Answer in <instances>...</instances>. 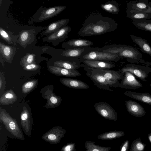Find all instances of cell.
Listing matches in <instances>:
<instances>
[{"label": "cell", "mask_w": 151, "mask_h": 151, "mask_svg": "<svg viewBox=\"0 0 151 151\" xmlns=\"http://www.w3.org/2000/svg\"><path fill=\"white\" fill-rule=\"evenodd\" d=\"M61 151H76L75 143L73 142H68L62 147Z\"/></svg>", "instance_id": "74e56055"}, {"label": "cell", "mask_w": 151, "mask_h": 151, "mask_svg": "<svg viewBox=\"0 0 151 151\" xmlns=\"http://www.w3.org/2000/svg\"><path fill=\"white\" fill-rule=\"evenodd\" d=\"M3 79L1 78V76H0V90H1V89H2V87L3 84Z\"/></svg>", "instance_id": "60d3db41"}, {"label": "cell", "mask_w": 151, "mask_h": 151, "mask_svg": "<svg viewBox=\"0 0 151 151\" xmlns=\"http://www.w3.org/2000/svg\"><path fill=\"white\" fill-rule=\"evenodd\" d=\"M0 37L9 44L16 45L19 37V34L14 35V33L10 31L6 30L3 28L0 27Z\"/></svg>", "instance_id": "83f0119b"}, {"label": "cell", "mask_w": 151, "mask_h": 151, "mask_svg": "<svg viewBox=\"0 0 151 151\" xmlns=\"http://www.w3.org/2000/svg\"><path fill=\"white\" fill-rule=\"evenodd\" d=\"M38 82V80L36 79L24 83L21 87L22 93L24 94L27 93L32 91L37 87Z\"/></svg>", "instance_id": "e575fe53"}, {"label": "cell", "mask_w": 151, "mask_h": 151, "mask_svg": "<svg viewBox=\"0 0 151 151\" xmlns=\"http://www.w3.org/2000/svg\"><path fill=\"white\" fill-rule=\"evenodd\" d=\"M86 151H110V147L101 146L95 144L94 141H87L84 142Z\"/></svg>", "instance_id": "d6a6232c"}, {"label": "cell", "mask_w": 151, "mask_h": 151, "mask_svg": "<svg viewBox=\"0 0 151 151\" xmlns=\"http://www.w3.org/2000/svg\"><path fill=\"white\" fill-rule=\"evenodd\" d=\"M42 96L47 100V103L45 106L47 109L56 107L59 106L61 102L62 98L56 95L53 92L52 89L50 88L45 90L44 93H43Z\"/></svg>", "instance_id": "5bb4252c"}, {"label": "cell", "mask_w": 151, "mask_h": 151, "mask_svg": "<svg viewBox=\"0 0 151 151\" xmlns=\"http://www.w3.org/2000/svg\"><path fill=\"white\" fill-rule=\"evenodd\" d=\"M128 112L135 117H140L145 115L146 112L143 107L137 102L131 100L125 101Z\"/></svg>", "instance_id": "2e32d148"}, {"label": "cell", "mask_w": 151, "mask_h": 151, "mask_svg": "<svg viewBox=\"0 0 151 151\" xmlns=\"http://www.w3.org/2000/svg\"><path fill=\"white\" fill-rule=\"evenodd\" d=\"M35 57L34 54L27 53L21 58L20 64L23 68L28 65L35 63Z\"/></svg>", "instance_id": "d590c367"}, {"label": "cell", "mask_w": 151, "mask_h": 151, "mask_svg": "<svg viewBox=\"0 0 151 151\" xmlns=\"http://www.w3.org/2000/svg\"><path fill=\"white\" fill-rule=\"evenodd\" d=\"M36 31L34 29L24 30L19 32L17 43L24 48L32 43L35 39Z\"/></svg>", "instance_id": "9a60e30c"}, {"label": "cell", "mask_w": 151, "mask_h": 151, "mask_svg": "<svg viewBox=\"0 0 151 151\" xmlns=\"http://www.w3.org/2000/svg\"><path fill=\"white\" fill-rule=\"evenodd\" d=\"M81 65V66L84 68V69L87 72L86 75L99 88L111 91H113L110 88L113 87V86L101 74L96 72L93 68Z\"/></svg>", "instance_id": "5b68a950"}, {"label": "cell", "mask_w": 151, "mask_h": 151, "mask_svg": "<svg viewBox=\"0 0 151 151\" xmlns=\"http://www.w3.org/2000/svg\"><path fill=\"white\" fill-rule=\"evenodd\" d=\"M131 37L133 42L138 45L143 52L151 56V47L147 40L132 35Z\"/></svg>", "instance_id": "484cf974"}, {"label": "cell", "mask_w": 151, "mask_h": 151, "mask_svg": "<svg viewBox=\"0 0 151 151\" xmlns=\"http://www.w3.org/2000/svg\"><path fill=\"white\" fill-rule=\"evenodd\" d=\"M71 30V28L67 25L43 38L42 40L44 42L52 43L53 46H57L68 37Z\"/></svg>", "instance_id": "52a82bcc"}, {"label": "cell", "mask_w": 151, "mask_h": 151, "mask_svg": "<svg viewBox=\"0 0 151 151\" xmlns=\"http://www.w3.org/2000/svg\"><path fill=\"white\" fill-rule=\"evenodd\" d=\"M17 96L12 89L8 90L0 97V104L8 105L15 102Z\"/></svg>", "instance_id": "4316f807"}, {"label": "cell", "mask_w": 151, "mask_h": 151, "mask_svg": "<svg viewBox=\"0 0 151 151\" xmlns=\"http://www.w3.org/2000/svg\"><path fill=\"white\" fill-rule=\"evenodd\" d=\"M94 69L96 72L102 75L113 86V87H119L120 83L119 81L122 79L124 75V73L119 71L109 69Z\"/></svg>", "instance_id": "9c48e42d"}, {"label": "cell", "mask_w": 151, "mask_h": 151, "mask_svg": "<svg viewBox=\"0 0 151 151\" xmlns=\"http://www.w3.org/2000/svg\"><path fill=\"white\" fill-rule=\"evenodd\" d=\"M60 81L65 86L72 88L85 89L89 88V86L84 82L75 79L61 78Z\"/></svg>", "instance_id": "603a6c76"}, {"label": "cell", "mask_w": 151, "mask_h": 151, "mask_svg": "<svg viewBox=\"0 0 151 151\" xmlns=\"http://www.w3.org/2000/svg\"><path fill=\"white\" fill-rule=\"evenodd\" d=\"M133 24L138 28L151 32V20L147 19L133 21Z\"/></svg>", "instance_id": "836d02e7"}, {"label": "cell", "mask_w": 151, "mask_h": 151, "mask_svg": "<svg viewBox=\"0 0 151 151\" xmlns=\"http://www.w3.org/2000/svg\"><path fill=\"white\" fill-rule=\"evenodd\" d=\"M128 10H134L138 11L151 14V2L148 0L132 1L127 3Z\"/></svg>", "instance_id": "4fadbf2b"}, {"label": "cell", "mask_w": 151, "mask_h": 151, "mask_svg": "<svg viewBox=\"0 0 151 151\" xmlns=\"http://www.w3.org/2000/svg\"><path fill=\"white\" fill-rule=\"evenodd\" d=\"M123 58L119 55L103 52L99 47H88L79 58L80 62L86 60L117 62Z\"/></svg>", "instance_id": "7a4b0ae2"}, {"label": "cell", "mask_w": 151, "mask_h": 151, "mask_svg": "<svg viewBox=\"0 0 151 151\" xmlns=\"http://www.w3.org/2000/svg\"><path fill=\"white\" fill-rule=\"evenodd\" d=\"M100 7L103 10L113 14H117L119 12V4L114 0L101 4Z\"/></svg>", "instance_id": "4dcf8cb0"}, {"label": "cell", "mask_w": 151, "mask_h": 151, "mask_svg": "<svg viewBox=\"0 0 151 151\" xmlns=\"http://www.w3.org/2000/svg\"><path fill=\"white\" fill-rule=\"evenodd\" d=\"M129 147V141L126 140L121 145L120 151H128Z\"/></svg>", "instance_id": "ab89813d"}, {"label": "cell", "mask_w": 151, "mask_h": 151, "mask_svg": "<svg viewBox=\"0 0 151 151\" xmlns=\"http://www.w3.org/2000/svg\"><path fill=\"white\" fill-rule=\"evenodd\" d=\"M70 20L69 18L63 19L51 23L41 33L40 36H47L56 32L60 29L67 26Z\"/></svg>", "instance_id": "d6986e66"}, {"label": "cell", "mask_w": 151, "mask_h": 151, "mask_svg": "<svg viewBox=\"0 0 151 151\" xmlns=\"http://www.w3.org/2000/svg\"><path fill=\"white\" fill-rule=\"evenodd\" d=\"M118 55L123 58H127V61L132 63H141L148 66L151 65L150 63L143 59L142 53L138 50L130 45H125Z\"/></svg>", "instance_id": "277c9868"}, {"label": "cell", "mask_w": 151, "mask_h": 151, "mask_svg": "<svg viewBox=\"0 0 151 151\" xmlns=\"http://www.w3.org/2000/svg\"><path fill=\"white\" fill-rule=\"evenodd\" d=\"M66 133V130L60 126L53 127L45 133L42 137L45 141L55 144L59 143Z\"/></svg>", "instance_id": "30bf717a"}, {"label": "cell", "mask_w": 151, "mask_h": 151, "mask_svg": "<svg viewBox=\"0 0 151 151\" xmlns=\"http://www.w3.org/2000/svg\"><path fill=\"white\" fill-rule=\"evenodd\" d=\"M94 108L97 112L104 118L114 121L117 120V112L108 103L104 102L96 103Z\"/></svg>", "instance_id": "ba28073f"}, {"label": "cell", "mask_w": 151, "mask_h": 151, "mask_svg": "<svg viewBox=\"0 0 151 151\" xmlns=\"http://www.w3.org/2000/svg\"><path fill=\"white\" fill-rule=\"evenodd\" d=\"M147 137L149 141L151 143V133H149L148 134Z\"/></svg>", "instance_id": "b9f144b4"}, {"label": "cell", "mask_w": 151, "mask_h": 151, "mask_svg": "<svg viewBox=\"0 0 151 151\" xmlns=\"http://www.w3.org/2000/svg\"><path fill=\"white\" fill-rule=\"evenodd\" d=\"M143 87L142 84L137 80L134 75L129 72L124 73L119 87L130 89H135Z\"/></svg>", "instance_id": "7c38bea8"}, {"label": "cell", "mask_w": 151, "mask_h": 151, "mask_svg": "<svg viewBox=\"0 0 151 151\" xmlns=\"http://www.w3.org/2000/svg\"><path fill=\"white\" fill-rule=\"evenodd\" d=\"M87 47L65 49L61 55L65 57L79 58Z\"/></svg>", "instance_id": "f546056e"}, {"label": "cell", "mask_w": 151, "mask_h": 151, "mask_svg": "<svg viewBox=\"0 0 151 151\" xmlns=\"http://www.w3.org/2000/svg\"><path fill=\"white\" fill-rule=\"evenodd\" d=\"M93 42L84 39H73L63 42L61 47L65 49L89 47L93 45Z\"/></svg>", "instance_id": "44dd1931"}, {"label": "cell", "mask_w": 151, "mask_h": 151, "mask_svg": "<svg viewBox=\"0 0 151 151\" xmlns=\"http://www.w3.org/2000/svg\"><path fill=\"white\" fill-rule=\"evenodd\" d=\"M119 71L124 74L126 72H129L141 81L146 82V78L148 77L149 73L151 72V68L148 66L131 63L127 64L121 69H119Z\"/></svg>", "instance_id": "8992f818"}, {"label": "cell", "mask_w": 151, "mask_h": 151, "mask_svg": "<svg viewBox=\"0 0 151 151\" xmlns=\"http://www.w3.org/2000/svg\"><path fill=\"white\" fill-rule=\"evenodd\" d=\"M48 69L51 73L57 76L76 77L81 75L77 70H68L54 66H49Z\"/></svg>", "instance_id": "7402d4cb"}, {"label": "cell", "mask_w": 151, "mask_h": 151, "mask_svg": "<svg viewBox=\"0 0 151 151\" xmlns=\"http://www.w3.org/2000/svg\"><path fill=\"white\" fill-rule=\"evenodd\" d=\"M20 121L22 129L25 134L30 137L31 134L32 122L30 120V116L28 109L25 106L23 108L21 113Z\"/></svg>", "instance_id": "e0dca14e"}, {"label": "cell", "mask_w": 151, "mask_h": 151, "mask_svg": "<svg viewBox=\"0 0 151 151\" xmlns=\"http://www.w3.org/2000/svg\"><path fill=\"white\" fill-rule=\"evenodd\" d=\"M124 94L131 98L151 106V95L148 92L139 93L127 91Z\"/></svg>", "instance_id": "d4e9b609"}, {"label": "cell", "mask_w": 151, "mask_h": 151, "mask_svg": "<svg viewBox=\"0 0 151 151\" xmlns=\"http://www.w3.org/2000/svg\"><path fill=\"white\" fill-rule=\"evenodd\" d=\"M79 58H68L67 60L55 62L54 66L70 70H77L81 66Z\"/></svg>", "instance_id": "ac0fdd59"}, {"label": "cell", "mask_w": 151, "mask_h": 151, "mask_svg": "<svg viewBox=\"0 0 151 151\" xmlns=\"http://www.w3.org/2000/svg\"><path fill=\"white\" fill-rule=\"evenodd\" d=\"M118 26L112 18L94 12L90 14L84 20L78 34L82 37L101 35L115 30Z\"/></svg>", "instance_id": "6da1fadb"}, {"label": "cell", "mask_w": 151, "mask_h": 151, "mask_svg": "<svg viewBox=\"0 0 151 151\" xmlns=\"http://www.w3.org/2000/svg\"><path fill=\"white\" fill-rule=\"evenodd\" d=\"M67 7L64 6L44 7L40 12L35 22H39L52 18L60 14Z\"/></svg>", "instance_id": "8fae6325"}, {"label": "cell", "mask_w": 151, "mask_h": 151, "mask_svg": "<svg viewBox=\"0 0 151 151\" xmlns=\"http://www.w3.org/2000/svg\"><path fill=\"white\" fill-rule=\"evenodd\" d=\"M81 63L83 65L93 68L110 69L115 67V63L112 61L98 60H84Z\"/></svg>", "instance_id": "ffe728a7"}, {"label": "cell", "mask_w": 151, "mask_h": 151, "mask_svg": "<svg viewBox=\"0 0 151 151\" xmlns=\"http://www.w3.org/2000/svg\"><path fill=\"white\" fill-rule=\"evenodd\" d=\"M150 86L151 87V83L150 84Z\"/></svg>", "instance_id": "7bdbcfd3"}, {"label": "cell", "mask_w": 151, "mask_h": 151, "mask_svg": "<svg viewBox=\"0 0 151 151\" xmlns=\"http://www.w3.org/2000/svg\"><path fill=\"white\" fill-rule=\"evenodd\" d=\"M146 144L142 142L140 137L134 140L131 145L129 151H144Z\"/></svg>", "instance_id": "8d00e7d4"}, {"label": "cell", "mask_w": 151, "mask_h": 151, "mask_svg": "<svg viewBox=\"0 0 151 151\" xmlns=\"http://www.w3.org/2000/svg\"><path fill=\"white\" fill-rule=\"evenodd\" d=\"M0 120L7 130L16 138L24 140V138L16 120L12 118L5 109L0 108Z\"/></svg>", "instance_id": "3957f363"}, {"label": "cell", "mask_w": 151, "mask_h": 151, "mask_svg": "<svg viewBox=\"0 0 151 151\" xmlns=\"http://www.w3.org/2000/svg\"><path fill=\"white\" fill-rule=\"evenodd\" d=\"M124 134L123 131L114 130L101 134L97 136V138L104 140H111L122 137Z\"/></svg>", "instance_id": "1f68e13d"}, {"label": "cell", "mask_w": 151, "mask_h": 151, "mask_svg": "<svg viewBox=\"0 0 151 151\" xmlns=\"http://www.w3.org/2000/svg\"><path fill=\"white\" fill-rule=\"evenodd\" d=\"M16 52L15 47L6 45L0 42V53L7 62L11 63Z\"/></svg>", "instance_id": "cb8c5ba5"}, {"label": "cell", "mask_w": 151, "mask_h": 151, "mask_svg": "<svg viewBox=\"0 0 151 151\" xmlns=\"http://www.w3.org/2000/svg\"><path fill=\"white\" fill-rule=\"evenodd\" d=\"M40 66L35 63L28 65L23 68L24 70L27 71H35L37 70Z\"/></svg>", "instance_id": "f35d334b"}, {"label": "cell", "mask_w": 151, "mask_h": 151, "mask_svg": "<svg viewBox=\"0 0 151 151\" xmlns=\"http://www.w3.org/2000/svg\"><path fill=\"white\" fill-rule=\"evenodd\" d=\"M127 17L133 21L151 19V14L138 11L134 10H126Z\"/></svg>", "instance_id": "f1b7e54d"}]
</instances>
